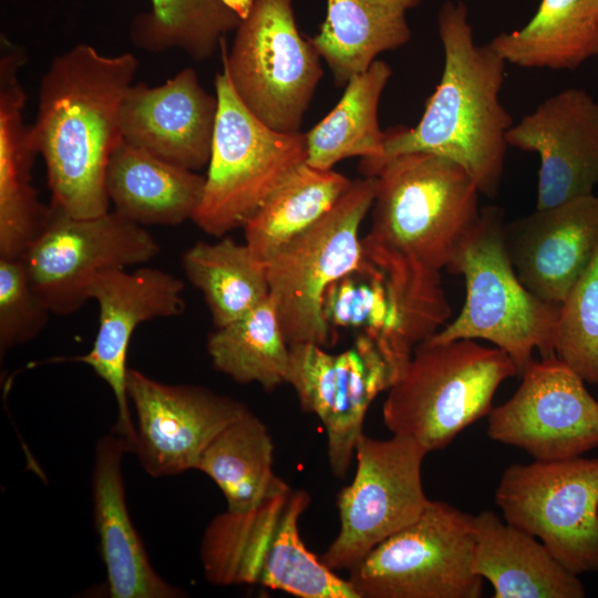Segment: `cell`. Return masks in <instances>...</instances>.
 Listing matches in <instances>:
<instances>
[{
	"instance_id": "1",
	"label": "cell",
	"mask_w": 598,
	"mask_h": 598,
	"mask_svg": "<svg viewBox=\"0 0 598 598\" xmlns=\"http://www.w3.org/2000/svg\"><path fill=\"white\" fill-rule=\"evenodd\" d=\"M140 62L131 52L105 55L76 44L41 78L31 135L43 157L51 204L73 217L110 210L107 162L121 140L120 113Z\"/></svg>"
},
{
	"instance_id": "2",
	"label": "cell",
	"mask_w": 598,
	"mask_h": 598,
	"mask_svg": "<svg viewBox=\"0 0 598 598\" xmlns=\"http://www.w3.org/2000/svg\"><path fill=\"white\" fill-rule=\"evenodd\" d=\"M444 52L441 80L413 127L385 131L383 155L359 165L374 177L389 159L426 152L453 161L475 182L480 194L493 198L503 178L513 118L501 102L506 62L487 44H476L468 10L462 0L446 1L437 14Z\"/></svg>"
},
{
	"instance_id": "3",
	"label": "cell",
	"mask_w": 598,
	"mask_h": 598,
	"mask_svg": "<svg viewBox=\"0 0 598 598\" xmlns=\"http://www.w3.org/2000/svg\"><path fill=\"white\" fill-rule=\"evenodd\" d=\"M323 318L336 334L350 329L378 349L394 381L415 348L451 318L441 271L365 235L354 269L326 291Z\"/></svg>"
},
{
	"instance_id": "4",
	"label": "cell",
	"mask_w": 598,
	"mask_h": 598,
	"mask_svg": "<svg viewBox=\"0 0 598 598\" xmlns=\"http://www.w3.org/2000/svg\"><path fill=\"white\" fill-rule=\"evenodd\" d=\"M503 212L495 206L481 216L446 268L465 280L461 312L427 341L485 340L504 351L519 374L533 360L556 357L560 305L545 301L519 280L505 243Z\"/></svg>"
},
{
	"instance_id": "5",
	"label": "cell",
	"mask_w": 598,
	"mask_h": 598,
	"mask_svg": "<svg viewBox=\"0 0 598 598\" xmlns=\"http://www.w3.org/2000/svg\"><path fill=\"white\" fill-rule=\"evenodd\" d=\"M518 374L514 361L494 346L471 339L425 341L389 388L383 423L393 435L411 437L429 453L443 450L487 416L498 386Z\"/></svg>"
},
{
	"instance_id": "6",
	"label": "cell",
	"mask_w": 598,
	"mask_h": 598,
	"mask_svg": "<svg viewBox=\"0 0 598 598\" xmlns=\"http://www.w3.org/2000/svg\"><path fill=\"white\" fill-rule=\"evenodd\" d=\"M374 177L367 235L433 269H446L481 216L473 178L453 161L426 152L398 155Z\"/></svg>"
},
{
	"instance_id": "7",
	"label": "cell",
	"mask_w": 598,
	"mask_h": 598,
	"mask_svg": "<svg viewBox=\"0 0 598 598\" xmlns=\"http://www.w3.org/2000/svg\"><path fill=\"white\" fill-rule=\"evenodd\" d=\"M218 101L202 202L193 221L224 237L244 227L271 193L307 162L306 133H282L259 121L238 97L228 72L215 76Z\"/></svg>"
},
{
	"instance_id": "8",
	"label": "cell",
	"mask_w": 598,
	"mask_h": 598,
	"mask_svg": "<svg viewBox=\"0 0 598 598\" xmlns=\"http://www.w3.org/2000/svg\"><path fill=\"white\" fill-rule=\"evenodd\" d=\"M375 177L358 178L317 223L267 262L269 297L289 347L334 342L322 312L327 289L362 256L360 226L371 210Z\"/></svg>"
},
{
	"instance_id": "9",
	"label": "cell",
	"mask_w": 598,
	"mask_h": 598,
	"mask_svg": "<svg viewBox=\"0 0 598 598\" xmlns=\"http://www.w3.org/2000/svg\"><path fill=\"white\" fill-rule=\"evenodd\" d=\"M223 68L243 104L264 124L300 132L322 78L320 54L297 27L292 0H255L235 30Z\"/></svg>"
},
{
	"instance_id": "10",
	"label": "cell",
	"mask_w": 598,
	"mask_h": 598,
	"mask_svg": "<svg viewBox=\"0 0 598 598\" xmlns=\"http://www.w3.org/2000/svg\"><path fill=\"white\" fill-rule=\"evenodd\" d=\"M474 515L443 501L349 570L359 598H480L484 579L474 571Z\"/></svg>"
},
{
	"instance_id": "11",
	"label": "cell",
	"mask_w": 598,
	"mask_h": 598,
	"mask_svg": "<svg viewBox=\"0 0 598 598\" xmlns=\"http://www.w3.org/2000/svg\"><path fill=\"white\" fill-rule=\"evenodd\" d=\"M494 501L509 524L538 538L569 571H598V457L506 467Z\"/></svg>"
},
{
	"instance_id": "12",
	"label": "cell",
	"mask_w": 598,
	"mask_h": 598,
	"mask_svg": "<svg viewBox=\"0 0 598 598\" xmlns=\"http://www.w3.org/2000/svg\"><path fill=\"white\" fill-rule=\"evenodd\" d=\"M427 453L408 436H360L353 480L337 495L340 529L320 557L330 569L349 571L422 514L431 501L422 483Z\"/></svg>"
},
{
	"instance_id": "13",
	"label": "cell",
	"mask_w": 598,
	"mask_h": 598,
	"mask_svg": "<svg viewBox=\"0 0 598 598\" xmlns=\"http://www.w3.org/2000/svg\"><path fill=\"white\" fill-rule=\"evenodd\" d=\"M159 249L144 226L115 210L80 218L50 204L45 224L22 259L51 313L68 316L90 299L97 275L147 264Z\"/></svg>"
},
{
	"instance_id": "14",
	"label": "cell",
	"mask_w": 598,
	"mask_h": 598,
	"mask_svg": "<svg viewBox=\"0 0 598 598\" xmlns=\"http://www.w3.org/2000/svg\"><path fill=\"white\" fill-rule=\"evenodd\" d=\"M522 382L487 415V435L535 461L582 456L598 447V401L557 357L533 359Z\"/></svg>"
},
{
	"instance_id": "15",
	"label": "cell",
	"mask_w": 598,
	"mask_h": 598,
	"mask_svg": "<svg viewBox=\"0 0 598 598\" xmlns=\"http://www.w3.org/2000/svg\"><path fill=\"white\" fill-rule=\"evenodd\" d=\"M287 383L301 409L321 421L331 472L339 480L346 478L363 434L367 411L393 384L382 355L363 336H355L352 346L339 353L313 343L290 346Z\"/></svg>"
},
{
	"instance_id": "16",
	"label": "cell",
	"mask_w": 598,
	"mask_h": 598,
	"mask_svg": "<svg viewBox=\"0 0 598 598\" xmlns=\"http://www.w3.org/2000/svg\"><path fill=\"white\" fill-rule=\"evenodd\" d=\"M127 394L136 413L134 453L155 478L196 470L213 440L249 410L208 388L163 383L135 369Z\"/></svg>"
},
{
	"instance_id": "17",
	"label": "cell",
	"mask_w": 598,
	"mask_h": 598,
	"mask_svg": "<svg viewBox=\"0 0 598 598\" xmlns=\"http://www.w3.org/2000/svg\"><path fill=\"white\" fill-rule=\"evenodd\" d=\"M184 282L157 268L109 270L90 285L89 297L99 305V329L92 349L72 360L89 365L112 390L117 409L112 431L134 453L136 429L127 394V354L132 336L143 322L172 318L185 309Z\"/></svg>"
},
{
	"instance_id": "18",
	"label": "cell",
	"mask_w": 598,
	"mask_h": 598,
	"mask_svg": "<svg viewBox=\"0 0 598 598\" xmlns=\"http://www.w3.org/2000/svg\"><path fill=\"white\" fill-rule=\"evenodd\" d=\"M509 146L539 157L536 208L592 195L598 184V102L584 89L555 93L508 130Z\"/></svg>"
},
{
	"instance_id": "19",
	"label": "cell",
	"mask_w": 598,
	"mask_h": 598,
	"mask_svg": "<svg viewBox=\"0 0 598 598\" xmlns=\"http://www.w3.org/2000/svg\"><path fill=\"white\" fill-rule=\"evenodd\" d=\"M217 110V96L205 91L194 69L185 68L154 87L132 84L121 107V137L196 172L209 163Z\"/></svg>"
},
{
	"instance_id": "20",
	"label": "cell",
	"mask_w": 598,
	"mask_h": 598,
	"mask_svg": "<svg viewBox=\"0 0 598 598\" xmlns=\"http://www.w3.org/2000/svg\"><path fill=\"white\" fill-rule=\"evenodd\" d=\"M505 243L523 285L561 305L598 250V196L536 208L505 224Z\"/></svg>"
},
{
	"instance_id": "21",
	"label": "cell",
	"mask_w": 598,
	"mask_h": 598,
	"mask_svg": "<svg viewBox=\"0 0 598 598\" xmlns=\"http://www.w3.org/2000/svg\"><path fill=\"white\" fill-rule=\"evenodd\" d=\"M25 51L1 34L0 40V258H22L42 230L50 205L32 185L39 154L23 120L27 94L19 71Z\"/></svg>"
},
{
	"instance_id": "22",
	"label": "cell",
	"mask_w": 598,
	"mask_h": 598,
	"mask_svg": "<svg viewBox=\"0 0 598 598\" xmlns=\"http://www.w3.org/2000/svg\"><path fill=\"white\" fill-rule=\"evenodd\" d=\"M125 440L111 430L95 444L93 520L112 598H181L185 592L153 568L126 505L122 470Z\"/></svg>"
},
{
	"instance_id": "23",
	"label": "cell",
	"mask_w": 598,
	"mask_h": 598,
	"mask_svg": "<svg viewBox=\"0 0 598 598\" xmlns=\"http://www.w3.org/2000/svg\"><path fill=\"white\" fill-rule=\"evenodd\" d=\"M474 571L495 598H584L586 588L535 536L493 511L474 515Z\"/></svg>"
},
{
	"instance_id": "24",
	"label": "cell",
	"mask_w": 598,
	"mask_h": 598,
	"mask_svg": "<svg viewBox=\"0 0 598 598\" xmlns=\"http://www.w3.org/2000/svg\"><path fill=\"white\" fill-rule=\"evenodd\" d=\"M206 177L157 158L124 140L111 152L105 188L113 210L141 226H176L193 217Z\"/></svg>"
},
{
	"instance_id": "25",
	"label": "cell",
	"mask_w": 598,
	"mask_h": 598,
	"mask_svg": "<svg viewBox=\"0 0 598 598\" xmlns=\"http://www.w3.org/2000/svg\"><path fill=\"white\" fill-rule=\"evenodd\" d=\"M422 0H327L326 18L310 38L337 87L365 72L385 51L411 39L408 12Z\"/></svg>"
},
{
	"instance_id": "26",
	"label": "cell",
	"mask_w": 598,
	"mask_h": 598,
	"mask_svg": "<svg viewBox=\"0 0 598 598\" xmlns=\"http://www.w3.org/2000/svg\"><path fill=\"white\" fill-rule=\"evenodd\" d=\"M489 44L519 68L575 70L598 56V0H542L522 29Z\"/></svg>"
},
{
	"instance_id": "27",
	"label": "cell",
	"mask_w": 598,
	"mask_h": 598,
	"mask_svg": "<svg viewBox=\"0 0 598 598\" xmlns=\"http://www.w3.org/2000/svg\"><path fill=\"white\" fill-rule=\"evenodd\" d=\"M196 470L215 482L231 512L248 511L291 492L274 472L272 439L250 410L213 440Z\"/></svg>"
},
{
	"instance_id": "28",
	"label": "cell",
	"mask_w": 598,
	"mask_h": 598,
	"mask_svg": "<svg viewBox=\"0 0 598 598\" xmlns=\"http://www.w3.org/2000/svg\"><path fill=\"white\" fill-rule=\"evenodd\" d=\"M391 75V66L375 60L350 79L337 105L306 133L307 164L332 169L348 157L359 156L360 165H367L383 155L385 131L379 125L378 110Z\"/></svg>"
},
{
	"instance_id": "29",
	"label": "cell",
	"mask_w": 598,
	"mask_h": 598,
	"mask_svg": "<svg viewBox=\"0 0 598 598\" xmlns=\"http://www.w3.org/2000/svg\"><path fill=\"white\" fill-rule=\"evenodd\" d=\"M352 181L332 169L303 163L295 168L245 224V244L266 262L317 223Z\"/></svg>"
},
{
	"instance_id": "30",
	"label": "cell",
	"mask_w": 598,
	"mask_h": 598,
	"mask_svg": "<svg viewBox=\"0 0 598 598\" xmlns=\"http://www.w3.org/2000/svg\"><path fill=\"white\" fill-rule=\"evenodd\" d=\"M182 268L202 291L216 328L243 318L269 298L266 265L246 244L228 236L190 246L182 256Z\"/></svg>"
},
{
	"instance_id": "31",
	"label": "cell",
	"mask_w": 598,
	"mask_h": 598,
	"mask_svg": "<svg viewBox=\"0 0 598 598\" xmlns=\"http://www.w3.org/2000/svg\"><path fill=\"white\" fill-rule=\"evenodd\" d=\"M292 492V491H291ZM290 493L214 517L200 543L206 579L217 586L259 585L264 564Z\"/></svg>"
},
{
	"instance_id": "32",
	"label": "cell",
	"mask_w": 598,
	"mask_h": 598,
	"mask_svg": "<svg viewBox=\"0 0 598 598\" xmlns=\"http://www.w3.org/2000/svg\"><path fill=\"white\" fill-rule=\"evenodd\" d=\"M206 348L213 367L235 382H255L267 391L288 382L290 347L270 297L243 318L216 328Z\"/></svg>"
},
{
	"instance_id": "33",
	"label": "cell",
	"mask_w": 598,
	"mask_h": 598,
	"mask_svg": "<svg viewBox=\"0 0 598 598\" xmlns=\"http://www.w3.org/2000/svg\"><path fill=\"white\" fill-rule=\"evenodd\" d=\"M131 23L134 45L147 52L179 49L195 61L210 59L240 18L221 0H150Z\"/></svg>"
},
{
	"instance_id": "34",
	"label": "cell",
	"mask_w": 598,
	"mask_h": 598,
	"mask_svg": "<svg viewBox=\"0 0 598 598\" xmlns=\"http://www.w3.org/2000/svg\"><path fill=\"white\" fill-rule=\"evenodd\" d=\"M305 489L292 491L269 547L259 585L299 598H359L351 582L303 544L299 520L310 505Z\"/></svg>"
},
{
	"instance_id": "35",
	"label": "cell",
	"mask_w": 598,
	"mask_h": 598,
	"mask_svg": "<svg viewBox=\"0 0 598 598\" xmlns=\"http://www.w3.org/2000/svg\"><path fill=\"white\" fill-rule=\"evenodd\" d=\"M556 357L598 384V250L560 305Z\"/></svg>"
},
{
	"instance_id": "36",
	"label": "cell",
	"mask_w": 598,
	"mask_h": 598,
	"mask_svg": "<svg viewBox=\"0 0 598 598\" xmlns=\"http://www.w3.org/2000/svg\"><path fill=\"white\" fill-rule=\"evenodd\" d=\"M51 311L35 292L22 258H0V355L38 337Z\"/></svg>"
},
{
	"instance_id": "37",
	"label": "cell",
	"mask_w": 598,
	"mask_h": 598,
	"mask_svg": "<svg viewBox=\"0 0 598 598\" xmlns=\"http://www.w3.org/2000/svg\"><path fill=\"white\" fill-rule=\"evenodd\" d=\"M230 10H233L240 19H244L249 13L255 0H221Z\"/></svg>"
}]
</instances>
